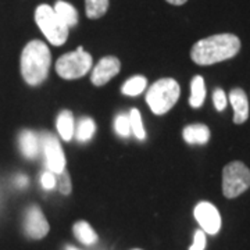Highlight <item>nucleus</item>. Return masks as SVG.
<instances>
[{"label":"nucleus","mask_w":250,"mask_h":250,"mask_svg":"<svg viewBox=\"0 0 250 250\" xmlns=\"http://www.w3.org/2000/svg\"><path fill=\"white\" fill-rule=\"evenodd\" d=\"M241 50V41L232 34H218L196 42L190 50V59L197 65H211L232 59Z\"/></svg>","instance_id":"f257e3e1"},{"label":"nucleus","mask_w":250,"mask_h":250,"mask_svg":"<svg viewBox=\"0 0 250 250\" xmlns=\"http://www.w3.org/2000/svg\"><path fill=\"white\" fill-rule=\"evenodd\" d=\"M52 64L50 50L42 41H31L21 53V75L31 86L43 83Z\"/></svg>","instance_id":"f03ea898"},{"label":"nucleus","mask_w":250,"mask_h":250,"mask_svg":"<svg viewBox=\"0 0 250 250\" xmlns=\"http://www.w3.org/2000/svg\"><path fill=\"white\" fill-rule=\"evenodd\" d=\"M181 88L172 78H161L154 82L146 93V103L154 114L161 116L168 113L178 102Z\"/></svg>","instance_id":"7ed1b4c3"},{"label":"nucleus","mask_w":250,"mask_h":250,"mask_svg":"<svg viewBox=\"0 0 250 250\" xmlns=\"http://www.w3.org/2000/svg\"><path fill=\"white\" fill-rule=\"evenodd\" d=\"M36 25L41 28L42 34L53 46H62L68 38V29L60 17L56 14L53 7L49 4H41L35 10Z\"/></svg>","instance_id":"20e7f679"},{"label":"nucleus","mask_w":250,"mask_h":250,"mask_svg":"<svg viewBox=\"0 0 250 250\" xmlns=\"http://www.w3.org/2000/svg\"><path fill=\"white\" fill-rule=\"evenodd\" d=\"M92 68V56L80 46L75 52L62 54L56 62V72L62 80H78Z\"/></svg>","instance_id":"39448f33"},{"label":"nucleus","mask_w":250,"mask_h":250,"mask_svg":"<svg viewBox=\"0 0 250 250\" xmlns=\"http://www.w3.org/2000/svg\"><path fill=\"white\" fill-rule=\"evenodd\" d=\"M250 188V170L242 161H232L223 170V193L235 199Z\"/></svg>","instance_id":"423d86ee"},{"label":"nucleus","mask_w":250,"mask_h":250,"mask_svg":"<svg viewBox=\"0 0 250 250\" xmlns=\"http://www.w3.org/2000/svg\"><path fill=\"white\" fill-rule=\"evenodd\" d=\"M41 143H42L43 153H45L47 170L53 172L54 175L56 174L59 175L65 168V156L62 152V145L59 143L54 135L49 134V132L41 135Z\"/></svg>","instance_id":"0eeeda50"},{"label":"nucleus","mask_w":250,"mask_h":250,"mask_svg":"<svg viewBox=\"0 0 250 250\" xmlns=\"http://www.w3.org/2000/svg\"><path fill=\"white\" fill-rule=\"evenodd\" d=\"M193 214H195V218L200 225V228L206 233H210V235L218 233L220 228H221V215L214 205H211L208 202H200L195 207Z\"/></svg>","instance_id":"6e6552de"},{"label":"nucleus","mask_w":250,"mask_h":250,"mask_svg":"<svg viewBox=\"0 0 250 250\" xmlns=\"http://www.w3.org/2000/svg\"><path fill=\"white\" fill-rule=\"evenodd\" d=\"M24 229L32 239H42L49 233L50 227L39 206L32 205L27 208L24 218Z\"/></svg>","instance_id":"1a4fd4ad"},{"label":"nucleus","mask_w":250,"mask_h":250,"mask_svg":"<svg viewBox=\"0 0 250 250\" xmlns=\"http://www.w3.org/2000/svg\"><path fill=\"white\" fill-rule=\"evenodd\" d=\"M121 70V62L114 56L103 57L100 62L95 65L90 81L95 86H103L108 81L113 80Z\"/></svg>","instance_id":"9d476101"},{"label":"nucleus","mask_w":250,"mask_h":250,"mask_svg":"<svg viewBox=\"0 0 250 250\" xmlns=\"http://www.w3.org/2000/svg\"><path fill=\"white\" fill-rule=\"evenodd\" d=\"M229 102L233 108V123L243 124L249 118V99L245 90L241 88H233L229 92Z\"/></svg>","instance_id":"9b49d317"},{"label":"nucleus","mask_w":250,"mask_h":250,"mask_svg":"<svg viewBox=\"0 0 250 250\" xmlns=\"http://www.w3.org/2000/svg\"><path fill=\"white\" fill-rule=\"evenodd\" d=\"M182 136L189 145H206L210 139V129L205 124L188 125L182 131Z\"/></svg>","instance_id":"f8f14e48"},{"label":"nucleus","mask_w":250,"mask_h":250,"mask_svg":"<svg viewBox=\"0 0 250 250\" xmlns=\"http://www.w3.org/2000/svg\"><path fill=\"white\" fill-rule=\"evenodd\" d=\"M18 143L22 154L27 159H35L39 150V138L32 131H22L18 136Z\"/></svg>","instance_id":"ddd939ff"},{"label":"nucleus","mask_w":250,"mask_h":250,"mask_svg":"<svg viewBox=\"0 0 250 250\" xmlns=\"http://www.w3.org/2000/svg\"><path fill=\"white\" fill-rule=\"evenodd\" d=\"M53 9L56 11V14L60 17V20L68 28L75 27L78 24V11L75 10V7L72 4L67 3V1H62V0H59V1H56Z\"/></svg>","instance_id":"4468645a"},{"label":"nucleus","mask_w":250,"mask_h":250,"mask_svg":"<svg viewBox=\"0 0 250 250\" xmlns=\"http://www.w3.org/2000/svg\"><path fill=\"white\" fill-rule=\"evenodd\" d=\"M56 125H57L59 134L62 136V141H65V142L71 141L74 132H75V124H74V116L70 110H62L57 117Z\"/></svg>","instance_id":"2eb2a0df"},{"label":"nucleus","mask_w":250,"mask_h":250,"mask_svg":"<svg viewBox=\"0 0 250 250\" xmlns=\"http://www.w3.org/2000/svg\"><path fill=\"white\" fill-rule=\"evenodd\" d=\"M72 232L75 238L83 245H95L99 239L98 233L95 232V229L86 221H77L72 227Z\"/></svg>","instance_id":"dca6fc26"},{"label":"nucleus","mask_w":250,"mask_h":250,"mask_svg":"<svg viewBox=\"0 0 250 250\" xmlns=\"http://www.w3.org/2000/svg\"><path fill=\"white\" fill-rule=\"evenodd\" d=\"M206 99V85L203 77L196 75L192 83H190V98H189V104L193 108H199L203 106Z\"/></svg>","instance_id":"f3484780"},{"label":"nucleus","mask_w":250,"mask_h":250,"mask_svg":"<svg viewBox=\"0 0 250 250\" xmlns=\"http://www.w3.org/2000/svg\"><path fill=\"white\" fill-rule=\"evenodd\" d=\"M95 131H96V125H95V121L89 118V117H83L81 118L80 123L77 125V129H75V136L80 142H88L93 138L95 135Z\"/></svg>","instance_id":"a211bd4d"},{"label":"nucleus","mask_w":250,"mask_h":250,"mask_svg":"<svg viewBox=\"0 0 250 250\" xmlns=\"http://www.w3.org/2000/svg\"><path fill=\"white\" fill-rule=\"evenodd\" d=\"M146 85H147V81L142 75H135L132 78L125 82L121 88V92L126 95V96H138L141 95L143 90L146 89Z\"/></svg>","instance_id":"6ab92c4d"},{"label":"nucleus","mask_w":250,"mask_h":250,"mask_svg":"<svg viewBox=\"0 0 250 250\" xmlns=\"http://www.w3.org/2000/svg\"><path fill=\"white\" fill-rule=\"evenodd\" d=\"M108 9V0H85V11L88 18L103 17Z\"/></svg>","instance_id":"aec40b11"},{"label":"nucleus","mask_w":250,"mask_h":250,"mask_svg":"<svg viewBox=\"0 0 250 250\" xmlns=\"http://www.w3.org/2000/svg\"><path fill=\"white\" fill-rule=\"evenodd\" d=\"M128 116H129V124H131V134H134L139 141H143L146 138V132L143 128L142 117H141L139 110L132 108Z\"/></svg>","instance_id":"412c9836"},{"label":"nucleus","mask_w":250,"mask_h":250,"mask_svg":"<svg viewBox=\"0 0 250 250\" xmlns=\"http://www.w3.org/2000/svg\"><path fill=\"white\" fill-rule=\"evenodd\" d=\"M114 128H116V132L121 138H128L131 135V124H129V116L125 114V113H120L116 117V121H114Z\"/></svg>","instance_id":"4be33fe9"},{"label":"nucleus","mask_w":250,"mask_h":250,"mask_svg":"<svg viewBox=\"0 0 250 250\" xmlns=\"http://www.w3.org/2000/svg\"><path fill=\"white\" fill-rule=\"evenodd\" d=\"M71 178L68 171L64 170L59 174V190L62 192V195H70L71 193Z\"/></svg>","instance_id":"5701e85b"},{"label":"nucleus","mask_w":250,"mask_h":250,"mask_svg":"<svg viewBox=\"0 0 250 250\" xmlns=\"http://www.w3.org/2000/svg\"><path fill=\"white\" fill-rule=\"evenodd\" d=\"M213 102H214L215 108L218 111H223L224 108L227 107V95L221 88H217L213 93Z\"/></svg>","instance_id":"b1692460"},{"label":"nucleus","mask_w":250,"mask_h":250,"mask_svg":"<svg viewBox=\"0 0 250 250\" xmlns=\"http://www.w3.org/2000/svg\"><path fill=\"white\" fill-rule=\"evenodd\" d=\"M206 249V232L203 229H197L195 232V239L189 250H205Z\"/></svg>","instance_id":"393cba45"},{"label":"nucleus","mask_w":250,"mask_h":250,"mask_svg":"<svg viewBox=\"0 0 250 250\" xmlns=\"http://www.w3.org/2000/svg\"><path fill=\"white\" fill-rule=\"evenodd\" d=\"M41 182H42V187L45 188L46 190H52L54 187H56V177H54L53 172L50 171H45L42 174V178H41Z\"/></svg>","instance_id":"a878e982"},{"label":"nucleus","mask_w":250,"mask_h":250,"mask_svg":"<svg viewBox=\"0 0 250 250\" xmlns=\"http://www.w3.org/2000/svg\"><path fill=\"white\" fill-rule=\"evenodd\" d=\"M17 185H18V187H20V188H24V187H25V185H27V178L21 175V177H20V178L17 179Z\"/></svg>","instance_id":"bb28decb"},{"label":"nucleus","mask_w":250,"mask_h":250,"mask_svg":"<svg viewBox=\"0 0 250 250\" xmlns=\"http://www.w3.org/2000/svg\"><path fill=\"white\" fill-rule=\"evenodd\" d=\"M170 4H174V6H181V4H184V3H187L188 0H167Z\"/></svg>","instance_id":"cd10ccee"},{"label":"nucleus","mask_w":250,"mask_h":250,"mask_svg":"<svg viewBox=\"0 0 250 250\" xmlns=\"http://www.w3.org/2000/svg\"><path fill=\"white\" fill-rule=\"evenodd\" d=\"M67 250H77L75 248H67Z\"/></svg>","instance_id":"c85d7f7f"}]
</instances>
